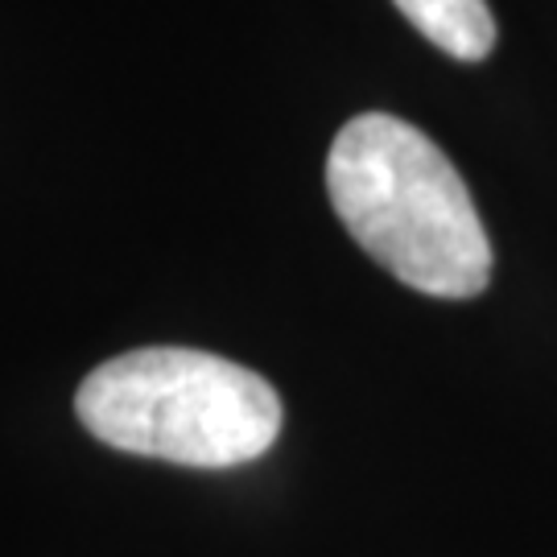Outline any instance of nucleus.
<instances>
[{"instance_id":"obj_1","label":"nucleus","mask_w":557,"mask_h":557,"mask_svg":"<svg viewBox=\"0 0 557 557\" xmlns=\"http://www.w3.org/2000/svg\"><path fill=\"white\" fill-rule=\"evenodd\" d=\"M331 207L380 269L430 298H475L492 281V239L455 161L421 128L363 112L326 158Z\"/></svg>"},{"instance_id":"obj_2","label":"nucleus","mask_w":557,"mask_h":557,"mask_svg":"<svg viewBox=\"0 0 557 557\" xmlns=\"http://www.w3.org/2000/svg\"><path fill=\"white\" fill-rule=\"evenodd\" d=\"M83 430L124 455L178 467H239L281 434L277 388L195 347H137L103 359L75 393Z\"/></svg>"},{"instance_id":"obj_3","label":"nucleus","mask_w":557,"mask_h":557,"mask_svg":"<svg viewBox=\"0 0 557 557\" xmlns=\"http://www.w3.org/2000/svg\"><path fill=\"white\" fill-rule=\"evenodd\" d=\"M438 50L458 62H483L496 50V17L487 0H393Z\"/></svg>"}]
</instances>
